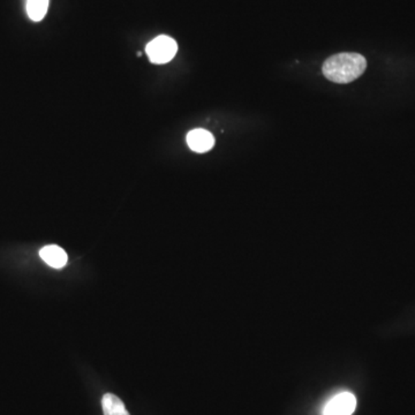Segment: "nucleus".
<instances>
[{"label": "nucleus", "instance_id": "1", "mask_svg": "<svg viewBox=\"0 0 415 415\" xmlns=\"http://www.w3.org/2000/svg\"><path fill=\"white\" fill-rule=\"evenodd\" d=\"M366 68L367 61L362 54L343 52L328 58L322 66V72L328 80L335 84H346L361 77Z\"/></svg>", "mask_w": 415, "mask_h": 415}, {"label": "nucleus", "instance_id": "2", "mask_svg": "<svg viewBox=\"0 0 415 415\" xmlns=\"http://www.w3.org/2000/svg\"><path fill=\"white\" fill-rule=\"evenodd\" d=\"M177 42L166 35H161L149 42L146 47L148 57L154 64H166L177 54Z\"/></svg>", "mask_w": 415, "mask_h": 415}, {"label": "nucleus", "instance_id": "3", "mask_svg": "<svg viewBox=\"0 0 415 415\" xmlns=\"http://www.w3.org/2000/svg\"><path fill=\"white\" fill-rule=\"evenodd\" d=\"M357 407V399L351 392L334 396L323 407V415H352Z\"/></svg>", "mask_w": 415, "mask_h": 415}, {"label": "nucleus", "instance_id": "4", "mask_svg": "<svg viewBox=\"0 0 415 415\" xmlns=\"http://www.w3.org/2000/svg\"><path fill=\"white\" fill-rule=\"evenodd\" d=\"M187 144L191 150L202 154V152H207L214 148V138L210 132L198 128V130H193L188 133Z\"/></svg>", "mask_w": 415, "mask_h": 415}, {"label": "nucleus", "instance_id": "5", "mask_svg": "<svg viewBox=\"0 0 415 415\" xmlns=\"http://www.w3.org/2000/svg\"><path fill=\"white\" fill-rule=\"evenodd\" d=\"M40 256L47 265L54 269L64 268L68 263V254L57 244H49L42 248Z\"/></svg>", "mask_w": 415, "mask_h": 415}, {"label": "nucleus", "instance_id": "6", "mask_svg": "<svg viewBox=\"0 0 415 415\" xmlns=\"http://www.w3.org/2000/svg\"><path fill=\"white\" fill-rule=\"evenodd\" d=\"M104 415H131L128 413L124 402L117 396L105 393L102 398Z\"/></svg>", "mask_w": 415, "mask_h": 415}, {"label": "nucleus", "instance_id": "7", "mask_svg": "<svg viewBox=\"0 0 415 415\" xmlns=\"http://www.w3.org/2000/svg\"><path fill=\"white\" fill-rule=\"evenodd\" d=\"M26 8L29 19L35 22H40L47 15L49 0H27Z\"/></svg>", "mask_w": 415, "mask_h": 415}]
</instances>
